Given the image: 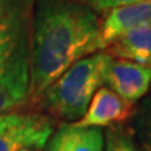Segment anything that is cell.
<instances>
[{
    "label": "cell",
    "mask_w": 151,
    "mask_h": 151,
    "mask_svg": "<svg viewBox=\"0 0 151 151\" xmlns=\"http://www.w3.org/2000/svg\"><path fill=\"white\" fill-rule=\"evenodd\" d=\"M104 49L101 18L78 0H35L28 104L71 65Z\"/></svg>",
    "instance_id": "obj_1"
},
{
    "label": "cell",
    "mask_w": 151,
    "mask_h": 151,
    "mask_svg": "<svg viewBox=\"0 0 151 151\" xmlns=\"http://www.w3.org/2000/svg\"><path fill=\"white\" fill-rule=\"evenodd\" d=\"M104 62L105 52L77 60L42 92L34 108L67 123L81 119L94 94L104 84Z\"/></svg>",
    "instance_id": "obj_2"
},
{
    "label": "cell",
    "mask_w": 151,
    "mask_h": 151,
    "mask_svg": "<svg viewBox=\"0 0 151 151\" xmlns=\"http://www.w3.org/2000/svg\"><path fill=\"white\" fill-rule=\"evenodd\" d=\"M35 0H0V80L28 95Z\"/></svg>",
    "instance_id": "obj_3"
},
{
    "label": "cell",
    "mask_w": 151,
    "mask_h": 151,
    "mask_svg": "<svg viewBox=\"0 0 151 151\" xmlns=\"http://www.w3.org/2000/svg\"><path fill=\"white\" fill-rule=\"evenodd\" d=\"M53 134V120L32 111L0 115V151L42 150Z\"/></svg>",
    "instance_id": "obj_4"
},
{
    "label": "cell",
    "mask_w": 151,
    "mask_h": 151,
    "mask_svg": "<svg viewBox=\"0 0 151 151\" xmlns=\"http://www.w3.org/2000/svg\"><path fill=\"white\" fill-rule=\"evenodd\" d=\"M102 76L108 88L133 104L144 97L151 86V69L106 53Z\"/></svg>",
    "instance_id": "obj_5"
},
{
    "label": "cell",
    "mask_w": 151,
    "mask_h": 151,
    "mask_svg": "<svg viewBox=\"0 0 151 151\" xmlns=\"http://www.w3.org/2000/svg\"><path fill=\"white\" fill-rule=\"evenodd\" d=\"M136 105L118 95L108 87H101L94 94L84 116L73 123L84 127H111L124 124L133 118Z\"/></svg>",
    "instance_id": "obj_6"
},
{
    "label": "cell",
    "mask_w": 151,
    "mask_h": 151,
    "mask_svg": "<svg viewBox=\"0 0 151 151\" xmlns=\"http://www.w3.org/2000/svg\"><path fill=\"white\" fill-rule=\"evenodd\" d=\"M144 24H151V0L120 6L106 11L101 20L104 49L130 29Z\"/></svg>",
    "instance_id": "obj_7"
},
{
    "label": "cell",
    "mask_w": 151,
    "mask_h": 151,
    "mask_svg": "<svg viewBox=\"0 0 151 151\" xmlns=\"http://www.w3.org/2000/svg\"><path fill=\"white\" fill-rule=\"evenodd\" d=\"M105 137L101 127L63 123L50 136L48 151H104Z\"/></svg>",
    "instance_id": "obj_8"
},
{
    "label": "cell",
    "mask_w": 151,
    "mask_h": 151,
    "mask_svg": "<svg viewBox=\"0 0 151 151\" xmlns=\"http://www.w3.org/2000/svg\"><path fill=\"white\" fill-rule=\"evenodd\" d=\"M104 52L116 59L130 60L151 69V24L130 29L109 43Z\"/></svg>",
    "instance_id": "obj_9"
},
{
    "label": "cell",
    "mask_w": 151,
    "mask_h": 151,
    "mask_svg": "<svg viewBox=\"0 0 151 151\" xmlns=\"http://www.w3.org/2000/svg\"><path fill=\"white\" fill-rule=\"evenodd\" d=\"M132 120V132L141 151H151V98L136 106Z\"/></svg>",
    "instance_id": "obj_10"
},
{
    "label": "cell",
    "mask_w": 151,
    "mask_h": 151,
    "mask_svg": "<svg viewBox=\"0 0 151 151\" xmlns=\"http://www.w3.org/2000/svg\"><path fill=\"white\" fill-rule=\"evenodd\" d=\"M104 151H141L137 146L132 127L127 124H115L104 132Z\"/></svg>",
    "instance_id": "obj_11"
},
{
    "label": "cell",
    "mask_w": 151,
    "mask_h": 151,
    "mask_svg": "<svg viewBox=\"0 0 151 151\" xmlns=\"http://www.w3.org/2000/svg\"><path fill=\"white\" fill-rule=\"evenodd\" d=\"M28 104V95L0 80V115L20 109Z\"/></svg>",
    "instance_id": "obj_12"
},
{
    "label": "cell",
    "mask_w": 151,
    "mask_h": 151,
    "mask_svg": "<svg viewBox=\"0 0 151 151\" xmlns=\"http://www.w3.org/2000/svg\"><path fill=\"white\" fill-rule=\"evenodd\" d=\"M87 7H90L95 13H106V11L126 4H133L139 1H148V0H78Z\"/></svg>",
    "instance_id": "obj_13"
},
{
    "label": "cell",
    "mask_w": 151,
    "mask_h": 151,
    "mask_svg": "<svg viewBox=\"0 0 151 151\" xmlns=\"http://www.w3.org/2000/svg\"><path fill=\"white\" fill-rule=\"evenodd\" d=\"M21 151H34V150H21Z\"/></svg>",
    "instance_id": "obj_14"
}]
</instances>
